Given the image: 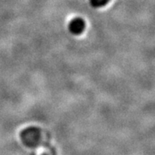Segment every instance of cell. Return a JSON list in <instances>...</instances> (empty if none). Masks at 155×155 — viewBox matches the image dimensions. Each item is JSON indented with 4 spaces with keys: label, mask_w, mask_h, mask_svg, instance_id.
Returning <instances> with one entry per match:
<instances>
[{
    "label": "cell",
    "mask_w": 155,
    "mask_h": 155,
    "mask_svg": "<svg viewBox=\"0 0 155 155\" xmlns=\"http://www.w3.org/2000/svg\"><path fill=\"white\" fill-rule=\"evenodd\" d=\"M85 27H86L85 21L80 18H76L71 21L68 25V29L71 34L80 35L84 31Z\"/></svg>",
    "instance_id": "1"
},
{
    "label": "cell",
    "mask_w": 155,
    "mask_h": 155,
    "mask_svg": "<svg viewBox=\"0 0 155 155\" xmlns=\"http://www.w3.org/2000/svg\"><path fill=\"white\" fill-rule=\"evenodd\" d=\"M90 1L91 6L97 8V7L105 6L110 0H90Z\"/></svg>",
    "instance_id": "2"
}]
</instances>
